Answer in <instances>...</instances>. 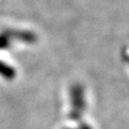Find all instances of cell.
Wrapping results in <instances>:
<instances>
[{
	"instance_id": "obj_1",
	"label": "cell",
	"mask_w": 129,
	"mask_h": 129,
	"mask_svg": "<svg viewBox=\"0 0 129 129\" xmlns=\"http://www.w3.org/2000/svg\"><path fill=\"white\" fill-rule=\"evenodd\" d=\"M0 76L6 79H13L15 77V71L13 67L0 61Z\"/></svg>"
},
{
	"instance_id": "obj_2",
	"label": "cell",
	"mask_w": 129,
	"mask_h": 129,
	"mask_svg": "<svg viewBox=\"0 0 129 129\" xmlns=\"http://www.w3.org/2000/svg\"><path fill=\"white\" fill-rule=\"evenodd\" d=\"M11 37L7 34V32L3 33L0 35V50H4L7 49L10 46V43H11Z\"/></svg>"
}]
</instances>
